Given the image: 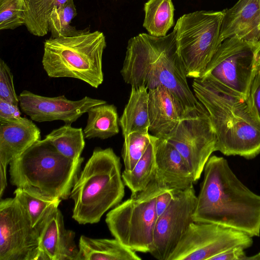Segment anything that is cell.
I'll use <instances>...</instances> for the list:
<instances>
[{
	"label": "cell",
	"instance_id": "cb8c5ba5",
	"mask_svg": "<svg viewBox=\"0 0 260 260\" xmlns=\"http://www.w3.org/2000/svg\"><path fill=\"white\" fill-rule=\"evenodd\" d=\"M156 139L157 137L153 136L143 155L132 170H124L122 173L124 184L129 189L132 194L143 190L154 176Z\"/></svg>",
	"mask_w": 260,
	"mask_h": 260
},
{
	"label": "cell",
	"instance_id": "6da1fadb",
	"mask_svg": "<svg viewBox=\"0 0 260 260\" xmlns=\"http://www.w3.org/2000/svg\"><path fill=\"white\" fill-rule=\"evenodd\" d=\"M203 172L193 221L215 223L259 237L260 195L241 182L223 157L211 156Z\"/></svg>",
	"mask_w": 260,
	"mask_h": 260
},
{
	"label": "cell",
	"instance_id": "d6a6232c",
	"mask_svg": "<svg viewBox=\"0 0 260 260\" xmlns=\"http://www.w3.org/2000/svg\"><path fill=\"white\" fill-rule=\"evenodd\" d=\"M21 115L17 105L0 99V122L16 120L21 117Z\"/></svg>",
	"mask_w": 260,
	"mask_h": 260
},
{
	"label": "cell",
	"instance_id": "8992f818",
	"mask_svg": "<svg viewBox=\"0 0 260 260\" xmlns=\"http://www.w3.org/2000/svg\"><path fill=\"white\" fill-rule=\"evenodd\" d=\"M106 37L99 30L46 40L42 63L50 78H72L98 88L104 81Z\"/></svg>",
	"mask_w": 260,
	"mask_h": 260
},
{
	"label": "cell",
	"instance_id": "9c48e42d",
	"mask_svg": "<svg viewBox=\"0 0 260 260\" xmlns=\"http://www.w3.org/2000/svg\"><path fill=\"white\" fill-rule=\"evenodd\" d=\"M166 140L183 156L196 183L212 153L216 151L217 142L209 114L201 103L184 111Z\"/></svg>",
	"mask_w": 260,
	"mask_h": 260
},
{
	"label": "cell",
	"instance_id": "7402d4cb",
	"mask_svg": "<svg viewBox=\"0 0 260 260\" xmlns=\"http://www.w3.org/2000/svg\"><path fill=\"white\" fill-rule=\"evenodd\" d=\"M86 126L83 129L87 139L104 140L117 135L119 131L116 107L107 103L92 107L88 111Z\"/></svg>",
	"mask_w": 260,
	"mask_h": 260
},
{
	"label": "cell",
	"instance_id": "7a4b0ae2",
	"mask_svg": "<svg viewBox=\"0 0 260 260\" xmlns=\"http://www.w3.org/2000/svg\"><path fill=\"white\" fill-rule=\"evenodd\" d=\"M120 73L132 87L167 88L185 110L200 103L188 84L174 30L164 37L141 33L131 38Z\"/></svg>",
	"mask_w": 260,
	"mask_h": 260
},
{
	"label": "cell",
	"instance_id": "f546056e",
	"mask_svg": "<svg viewBox=\"0 0 260 260\" xmlns=\"http://www.w3.org/2000/svg\"><path fill=\"white\" fill-rule=\"evenodd\" d=\"M25 0H0V29H14L25 24Z\"/></svg>",
	"mask_w": 260,
	"mask_h": 260
},
{
	"label": "cell",
	"instance_id": "d4e9b609",
	"mask_svg": "<svg viewBox=\"0 0 260 260\" xmlns=\"http://www.w3.org/2000/svg\"><path fill=\"white\" fill-rule=\"evenodd\" d=\"M84 138L82 128L74 127L71 124L53 130L45 137L61 154L74 161L82 157Z\"/></svg>",
	"mask_w": 260,
	"mask_h": 260
},
{
	"label": "cell",
	"instance_id": "9a60e30c",
	"mask_svg": "<svg viewBox=\"0 0 260 260\" xmlns=\"http://www.w3.org/2000/svg\"><path fill=\"white\" fill-rule=\"evenodd\" d=\"M41 138V131L31 119L21 117L0 122L1 196L7 185V166Z\"/></svg>",
	"mask_w": 260,
	"mask_h": 260
},
{
	"label": "cell",
	"instance_id": "e575fe53",
	"mask_svg": "<svg viewBox=\"0 0 260 260\" xmlns=\"http://www.w3.org/2000/svg\"><path fill=\"white\" fill-rule=\"evenodd\" d=\"M245 250L241 246L234 247L215 255L211 260H246Z\"/></svg>",
	"mask_w": 260,
	"mask_h": 260
},
{
	"label": "cell",
	"instance_id": "484cf974",
	"mask_svg": "<svg viewBox=\"0 0 260 260\" xmlns=\"http://www.w3.org/2000/svg\"><path fill=\"white\" fill-rule=\"evenodd\" d=\"M14 194L26 213L32 226L39 233L50 214L58 208L61 201L60 199L41 198L20 188H17Z\"/></svg>",
	"mask_w": 260,
	"mask_h": 260
},
{
	"label": "cell",
	"instance_id": "44dd1931",
	"mask_svg": "<svg viewBox=\"0 0 260 260\" xmlns=\"http://www.w3.org/2000/svg\"><path fill=\"white\" fill-rule=\"evenodd\" d=\"M119 124L123 137L134 132H149L148 89L146 87H132Z\"/></svg>",
	"mask_w": 260,
	"mask_h": 260
},
{
	"label": "cell",
	"instance_id": "ffe728a7",
	"mask_svg": "<svg viewBox=\"0 0 260 260\" xmlns=\"http://www.w3.org/2000/svg\"><path fill=\"white\" fill-rule=\"evenodd\" d=\"M79 260H140L136 251L116 239H94L81 236L79 242Z\"/></svg>",
	"mask_w": 260,
	"mask_h": 260
},
{
	"label": "cell",
	"instance_id": "4316f807",
	"mask_svg": "<svg viewBox=\"0 0 260 260\" xmlns=\"http://www.w3.org/2000/svg\"><path fill=\"white\" fill-rule=\"evenodd\" d=\"M25 25L32 35L43 37L48 32V20L54 7L65 4L68 0H25Z\"/></svg>",
	"mask_w": 260,
	"mask_h": 260
},
{
	"label": "cell",
	"instance_id": "277c9868",
	"mask_svg": "<svg viewBox=\"0 0 260 260\" xmlns=\"http://www.w3.org/2000/svg\"><path fill=\"white\" fill-rule=\"evenodd\" d=\"M83 161V157L77 161L70 159L47 139H41L10 162V182L41 198L66 200Z\"/></svg>",
	"mask_w": 260,
	"mask_h": 260
},
{
	"label": "cell",
	"instance_id": "ba28073f",
	"mask_svg": "<svg viewBox=\"0 0 260 260\" xmlns=\"http://www.w3.org/2000/svg\"><path fill=\"white\" fill-rule=\"evenodd\" d=\"M260 42L236 37L224 40L201 77L207 78L247 99L252 82L260 67Z\"/></svg>",
	"mask_w": 260,
	"mask_h": 260
},
{
	"label": "cell",
	"instance_id": "e0dca14e",
	"mask_svg": "<svg viewBox=\"0 0 260 260\" xmlns=\"http://www.w3.org/2000/svg\"><path fill=\"white\" fill-rule=\"evenodd\" d=\"M75 237L73 231L65 228L63 215L56 208L40 232L39 260H79Z\"/></svg>",
	"mask_w": 260,
	"mask_h": 260
},
{
	"label": "cell",
	"instance_id": "1f68e13d",
	"mask_svg": "<svg viewBox=\"0 0 260 260\" xmlns=\"http://www.w3.org/2000/svg\"><path fill=\"white\" fill-rule=\"evenodd\" d=\"M246 100L252 115L260 123V67L252 82Z\"/></svg>",
	"mask_w": 260,
	"mask_h": 260
},
{
	"label": "cell",
	"instance_id": "5bb4252c",
	"mask_svg": "<svg viewBox=\"0 0 260 260\" xmlns=\"http://www.w3.org/2000/svg\"><path fill=\"white\" fill-rule=\"evenodd\" d=\"M21 111L32 121L38 122L61 120L66 124L76 121L92 107L104 104V100L86 96L77 101L64 95L56 97L40 95L24 90L18 95Z\"/></svg>",
	"mask_w": 260,
	"mask_h": 260
},
{
	"label": "cell",
	"instance_id": "5b68a950",
	"mask_svg": "<svg viewBox=\"0 0 260 260\" xmlns=\"http://www.w3.org/2000/svg\"><path fill=\"white\" fill-rule=\"evenodd\" d=\"M120 158L111 148H96L79 175L71 193L73 218L79 224L98 222L124 196Z\"/></svg>",
	"mask_w": 260,
	"mask_h": 260
},
{
	"label": "cell",
	"instance_id": "4dcf8cb0",
	"mask_svg": "<svg viewBox=\"0 0 260 260\" xmlns=\"http://www.w3.org/2000/svg\"><path fill=\"white\" fill-rule=\"evenodd\" d=\"M0 99L18 105L19 99L13 83V76L9 67L0 59Z\"/></svg>",
	"mask_w": 260,
	"mask_h": 260
},
{
	"label": "cell",
	"instance_id": "8d00e7d4",
	"mask_svg": "<svg viewBox=\"0 0 260 260\" xmlns=\"http://www.w3.org/2000/svg\"><path fill=\"white\" fill-rule=\"evenodd\" d=\"M259 67H260V55H259Z\"/></svg>",
	"mask_w": 260,
	"mask_h": 260
},
{
	"label": "cell",
	"instance_id": "52a82bcc",
	"mask_svg": "<svg viewBox=\"0 0 260 260\" xmlns=\"http://www.w3.org/2000/svg\"><path fill=\"white\" fill-rule=\"evenodd\" d=\"M223 16V11L202 10L178 19L173 30L187 77L201 78L222 43Z\"/></svg>",
	"mask_w": 260,
	"mask_h": 260
},
{
	"label": "cell",
	"instance_id": "d6986e66",
	"mask_svg": "<svg viewBox=\"0 0 260 260\" xmlns=\"http://www.w3.org/2000/svg\"><path fill=\"white\" fill-rule=\"evenodd\" d=\"M184 111L180 101L167 88L159 86L148 90L149 133L166 139Z\"/></svg>",
	"mask_w": 260,
	"mask_h": 260
},
{
	"label": "cell",
	"instance_id": "2e32d148",
	"mask_svg": "<svg viewBox=\"0 0 260 260\" xmlns=\"http://www.w3.org/2000/svg\"><path fill=\"white\" fill-rule=\"evenodd\" d=\"M156 171L153 180L161 189L184 190L195 183L184 158L166 139L157 137Z\"/></svg>",
	"mask_w": 260,
	"mask_h": 260
},
{
	"label": "cell",
	"instance_id": "f1b7e54d",
	"mask_svg": "<svg viewBox=\"0 0 260 260\" xmlns=\"http://www.w3.org/2000/svg\"><path fill=\"white\" fill-rule=\"evenodd\" d=\"M153 135L149 132H134L124 137L121 156L124 170H132L142 157Z\"/></svg>",
	"mask_w": 260,
	"mask_h": 260
},
{
	"label": "cell",
	"instance_id": "ac0fdd59",
	"mask_svg": "<svg viewBox=\"0 0 260 260\" xmlns=\"http://www.w3.org/2000/svg\"><path fill=\"white\" fill-rule=\"evenodd\" d=\"M222 11V42L236 37L247 42H260V0H239L232 8Z\"/></svg>",
	"mask_w": 260,
	"mask_h": 260
},
{
	"label": "cell",
	"instance_id": "603a6c76",
	"mask_svg": "<svg viewBox=\"0 0 260 260\" xmlns=\"http://www.w3.org/2000/svg\"><path fill=\"white\" fill-rule=\"evenodd\" d=\"M143 26L148 34L164 37L174 24V6L172 0H148L144 5Z\"/></svg>",
	"mask_w": 260,
	"mask_h": 260
},
{
	"label": "cell",
	"instance_id": "8fae6325",
	"mask_svg": "<svg viewBox=\"0 0 260 260\" xmlns=\"http://www.w3.org/2000/svg\"><path fill=\"white\" fill-rule=\"evenodd\" d=\"M246 233L212 223L192 222L167 260H211L230 248L253 243Z\"/></svg>",
	"mask_w": 260,
	"mask_h": 260
},
{
	"label": "cell",
	"instance_id": "4fadbf2b",
	"mask_svg": "<svg viewBox=\"0 0 260 260\" xmlns=\"http://www.w3.org/2000/svg\"><path fill=\"white\" fill-rule=\"evenodd\" d=\"M193 185L176 191L167 210L157 217L149 253L158 260H167L180 239L193 221L197 203Z\"/></svg>",
	"mask_w": 260,
	"mask_h": 260
},
{
	"label": "cell",
	"instance_id": "d590c367",
	"mask_svg": "<svg viewBox=\"0 0 260 260\" xmlns=\"http://www.w3.org/2000/svg\"><path fill=\"white\" fill-rule=\"evenodd\" d=\"M246 260H260V251L252 256H247Z\"/></svg>",
	"mask_w": 260,
	"mask_h": 260
},
{
	"label": "cell",
	"instance_id": "83f0119b",
	"mask_svg": "<svg viewBox=\"0 0 260 260\" xmlns=\"http://www.w3.org/2000/svg\"><path fill=\"white\" fill-rule=\"evenodd\" d=\"M77 12L74 0L68 1L52 10L48 20V31L51 39L59 37H73L89 31L88 28L78 30L70 25L72 20L77 16Z\"/></svg>",
	"mask_w": 260,
	"mask_h": 260
},
{
	"label": "cell",
	"instance_id": "7c38bea8",
	"mask_svg": "<svg viewBox=\"0 0 260 260\" xmlns=\"http://www.w3.org/2000/svg\"><path fill=\"white\" fill-rule=\"evenodd\" d=\"M39 231L14 197L0 201V260H39Z\"/></svg>",
	"mask_w": 260,
	"mask_h": 260
},
{
	"label": "cell",
	"instance_id": "836d02e7",
	"mask_svg": "<svg viewBox=\"0 0 260 260\" xmlns=\"http://www.w3.org/2000/svg\"><path fill=\"white\" fill-rule=\"evenodd\" d=\"M175 191L172 189H164L156 196L155 209L157 217L168 208L174 199Z\"/></svg>",
	"mask_w": 260,
	"mask_h": 260
},
{
	"label": "cell",
	"instance_id": "3957f363",
	"mask_svg": "<svg viewBox=\"0 0 260 260\" xmlns=\"http://www.w3.org/2000/svg\"><path fill=\"white\" fill-rule=\"evenodd\" d=\"M192 86L209 114L216 137V151L248 159L260 154V123L246 99L205 77L193 79Z\"/></svg>",
	"mask_w": 260,
	"mask_h": 260
},
{
	"label": "cell",
	"instance_id": "30bf717a",
	"mask_svg": "<svg viewBox=\"0 0 260 260\" xmlns=\"http://www.w3.org/2000/svg\"><path fill=\"white\" fill-rule=\"evenodd\" d=\"M155 198L130 197L106 215L105 221L113 236L136 252L149 253L157 218Z\"/></svg>",
	"mask_w": 260,
	"mask_h": 260
}]
</instances>
